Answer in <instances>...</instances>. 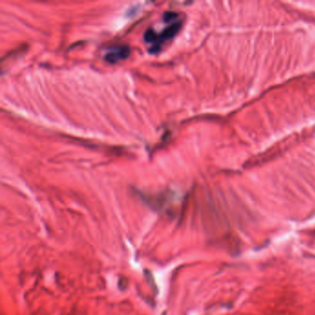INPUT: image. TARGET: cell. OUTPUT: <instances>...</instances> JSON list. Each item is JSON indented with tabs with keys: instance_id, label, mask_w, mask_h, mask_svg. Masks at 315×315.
<instances>
[{
	"instance_id": "6da1fadb",
	"label": "cell",
	"mask_w": 315,
	"mask_h": 315,
	"mask_svg": "<svg viewBox=\"0 0 315 315\" xmlns=\"http://www.w3.org/2000/svg\"><path fill=\"white\" fill-rule=\"evenodd\" d=\"M182 24H183L182 21H176V22H173L171 25H169L168 28H166L163 32L158 33L156 40L149 49V52L151 54L159 52L162 49V46L165 43L171 40L178 34V32L180 31L182 27Z\"/></svg>"
},
{
	"instance_id": "3957f363",
	"label": "cell",
	"mask_w": 315,
	"mask_h": 315,
	"mask_svg": "<svg viewBox=\"0 0 315 315\" xmlns=\"http://www.w3.org/2000/svg\"><path fill=\"white\" fill-rule=\"evenodd\" d=\"M156 35H158V32H155L154 30L148 29L147 31L144 32L143 39L146 43H152V44H153L156 40Z\"/></svg>"
},
{
	"instance_id": "7a4b0ae2",
	"label": "cell",
	"mask_w": 315,
	"mask_h": 315,
	"mask_svg": "<svg viewBox=\"0 0 315 315\" xmlns=\"http://www.w3.org/2000/svg\"><path fill=\"white\" fill-rule=\"evenodd\" d=\"M131 55V48L128 46H116L105 55V60L109 64H116L120 60H125Z\"/></svg>"
},
{
	"instance_id": "277c9868",
	"label": "cell",
	"mask_w": 315,
	"mask_h": 315,
	"mask_svg": "<svg viewBox=\"0 0 315 315\" xmlns=\"http://www.w3.org/2000/svg\"><path fill=\"white\" fill-rule=\"evenodd\" d=\"M178 17H179L178 13L173 12V11H167L164 13V21L165 22H171L174 20H176Z\"/></svg>"
}]
</instances>
